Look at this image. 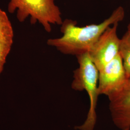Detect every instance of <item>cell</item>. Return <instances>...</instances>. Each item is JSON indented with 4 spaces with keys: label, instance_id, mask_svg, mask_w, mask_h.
I'll return each mask as SVG.
<instances>
[{
    "label": "cell",
    "instance_id": "ba28073f",
    "mask_svg": "<svg viewBox=\"0 0 130 130\" xmlns=\"http://www.w3.org/2000/svg\"><path fill=\"white\" fill-rule=\"evenodd\" d=\"M119 54L128 79H130V34L127 31L121 39Z\"/></svg>",
    "mask_w": 130,
    "mask_h": 130
},
{
    "label": "cell",
    "instance_id": "7a4b0ae2",
    "mask_svg": "<svg viewBox=\"0 0 130 130\" xmlns=\"http://www.w3.org/2000/svg\"><path fill=\"white\" fill-rule=\"evenodd\" d=\"M79 68L73 71L71 88L77 91H85L89 98L90 106L85 121L75 129L94 130L97 121L96 112L98 105L99 71L90 58L88 53L76 56Z\"/></svg>",
    "mask_w": 130,
    "mask_h": 130
},
{
    "label": "cell",
    "instance_id": "9c48e42d",
    "mask_svg": "<svg viewBox=\"0 0 130 130\" xmlns=\"http://www.w3.org/2000/svg\"><path fill=\"white\" fill-rule=\"evenodd\" d=\"M127 32L128 33H129L130 34V23L128 24V27H127Z\"/></svg>",
    "mask_w": 130,
    "mask_h": 130
},
{
    "label": "cell",
    "instance_id": "30bf717a",
    "mask_svg": "<svg viewBox=\"0 0 130 130\" xmlns=\"http://www.w3.org/2000/svg\"><path fill=\"white\" fill-rule=\"evenodd\" d=\"M130 129H125V130H130Z\"/></svg>",
    "mask_w": 130,
    "mask_h": 130
},
{
    "label": "cell",
    "instance_id": "3957f363",
    "mask_svg": "<svg viewBox=\"0 0 130 130\" xmlns=\"http://www.w3.org/2000/svg\"><path fill=\"white\" fill-rule=\"evenodd\" d=\"M7 8L11 14L17 11L19 22L30 17L31 23L39 22L48 33L51 31L52 25H61L63 21L55 0H10Z\"/></svg>",
    "mask_w": 130,
    "mask_h": 130
},
{
    "label": "cell",
    "instance_id": "52a82bcc",
    "mask_svg": "<svg viewBox=\"0 0 130 130\" xmlns=\"http://www.w3.org/2000/svg\"><path fill=\"white\" fill-rule=\"evenodd\" d=\"M14 31L7 14L0 9V75L13 43Z\"/></svg>",
    "mask_w": 130,
    "mask_h": 130
},
{
    "label": "cell",
    "instance_id": "6da1fadb",
    "mask_svg": "<svg viewBox=\"0 0 130 130\" xmlns=\"http://www.w3.org/2000/svg\"><path fill=\"white\" fill-rule=\"evenodd\" d=\"M124 17V8L119 6L108 18L98 24L79 27L76 21L65 19L61 25L62 36L48 39L47 44L65 55L76 56L89 53L107 28L122 21Z\"/></svg>",
    "mask_w": 130,
    "mask_h": 130
},
{
    "label": "cell",
    "instance_id": "277c9868",
    "mask_svg": "<svg viewBox=\"0 0 130 130\" xmlns=\"http://www.w3.org/2000/svg\"><path fill=\"white\" fill-rule=\"evenodd\" d=\"M119 23L107 28L88 53L98 70L111 62L119 54L120 41L117 34Z\"/></svg>",
    "mask_w": 130,
    "mask_h": 130
},
{
    "label": "cell",
    "instance_id": "5b68a950",
    "mask_svg": "<svg viewBox=\"0 0 130 130\" xmlns=\"http://www.w3.org/2000/svg\"><path fill=\"white\" fill-rule=\"evenodd\" d=\"M98 71L99 94L108 98L119 93L128 80L120 54Z\"/></svg>",
    "mask_w": 130,
    "mask_h": 130
},
{
    "label": "cell",
    "instance_id": "8992f818",
    "mask_svg": "<svg viewBox=\"0 0 130 130\" xmlns=\"http://www.w3.org/2000/svg\"><path fill=\"white\" fill-rule=\"evenodd\" d=\"M108 100L109 109L114 125L121 130L130 129V79L119 93Z\"/></svg>",
    "mask_w": 130,
    "mask_h": 130
}]
</instances>
